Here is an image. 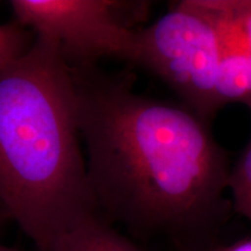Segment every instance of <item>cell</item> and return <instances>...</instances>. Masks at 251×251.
<instances>
[{
    "instance_id": "obj_3",
    "label": "cell",
    "mask_w": 251,
    "mask_h": 251,
    "mask_svg": "<svg viewBox=\"0 0 251 251\" xmlns=\"http://www.w3.org/2000/svg\"><path fill=\"white\" fill-rule=\"evenodd\" d=\"M225 36L213 0H183L136 30L130 64L174 90L181 105L211 124L222 108L219 83Z\"/></svg>"
},
{
    "instance_id": "obj_6",
    "label": "cell",
    "mask_w": 251,
    "mask_h": 251,
    "mask_svg": "<svg viewBox=\"0 0 251 251\" xmlns=\"http://www.w3.org/2000/svg\"><path fill=\"white\" fill-rule=\"evenodd\" d=\"M213 4L228 42L246 65L251 86V0H213Z\"/></svg>"
},
{
    "instance_id": "obj_1",
    "label": "cell",
    "mask_w": 251,
    "mask_h": 251,
    "mask_svg": "<svg viewBox=\"0 0 251 251\" xmlns=\"http://www.w3.org/2000/svg\"><path fill=\"white\" fill-rule=\"evenodd\" d=\"M89 183L108 222L180 240L215 221L231 166L211 124L135 92L130 74L71 68Z\"/></svg>"
},
{
    "instance_id": "obj_11",
    "label": "cell",
    "mask_w": 251,
    "mask_h": 251,
    "mask_svg": "<svg viewBox=\"0 0 251 251\" xmlns=\"http://www.w3.org/2000/svg\"><path fill=\"white\" fill-rule=\"evenodd\" d=\"M1 213H2V209L1 207H0V222H1Z\"/></svg>"
},
{
    "instance_id": "obj_4",
    "label": "cell",
    "mask_w": 251,
    "mask_h": 251,
    "mask_svg": "<svg viewBox=\"0 0 251 251\" xmlns=\"http://www.w3.org/2000/svg\"><path fill=\"white\" fill-rule=\"evenodd\" d=\"M139 2L114 0H12L14 21L52 45L70 68L103 57L131 63L136 30L128 14Z\"/></svg>"
},
{
    "instance_id": "obj_5",
    "label": "cell",
    "mask_w": 251,
    "mask_h": 251,
    "mask_svg": "<svg viewBox=\"0 0 251 251\" xmlns=\"http://www.w3.org/2000/svg\"><path fill=\"white\" fill-rule=\"evenodd\" d=\"M51 251H141L100 213L75 225L56 241Z\"/></svg>"
},
{
    "instance_id": "obj_8",
    "label": "cell",
    "mask_w": 251,
    "mask_h": 251,
    "mask_svg": "<svg viewBox=\"0 0 251 251\" xmlns=\"http://www.w3.org/2000/svg\"><path fill=\"white\" fill-rule=\"evenodd\" d=\"M33 42V34L15 21L0 24V70L26 52Z\"/></svg>"
},
{
    "instance_id": "obj_2",
    "label": "cell",
    "mask_w": 251,
    "mask_h": 251,
    "mask_svg": "<svg viewBox=\"0 0 251 251\" xmlns=\"http://www.w3.org/2000/svg\"><path fill=\"white\" fill-rule=\"evenodd\" d=\"M81 144L71 68L34 39L0 70V207L37 251L99 213Z\"/></svg>"
},
{
    "instance_id": "obj_7",
    "label": "cell",
    "mask_w": 251,
    "mask_h": 251,
    "mask_svg": "<svg viewBox=\"0 0 251 251\" xmlns=\"http://www.w3.org/2000/svg\"><path fill=\"white\" fill-rule=\"evenodd\" d=\"M249 109L251 112V107ZM228 191L233 196L235 208L251 220V137L236 163L231 166Z\"/></svg>"
},
{
    "instance_id": "obj_10",
    "label": "cell",
    "mask_w": 251,
    "mask_h": 251,
    "mask_svg": "<svg viewBox=\"0 0 251 251\" xmlns=\"http://www.w3.org/2000/svg\"><path fill=\"white\" fill-rule=\"evenodd\" d=\"M0 251H23V250L15 249V248H11V247L4 246V244L0 243Z\"/></svg>"
},
{
    "instance_id": "obj_9",
    "label": "cell",
    "mask_w": 251,
    "mask_h": 251,
    "mask_svg": "<svg viewBox=\"0 0 251 251\" xmlns=\"http://www.w3.org/2000/svg\"><path fill=\"white\" fill-rule=\"evenodd\" d=\"M180 251H251V240L240 241L230 246H222L208 249H194V248L180 247Z\"/></svg>"
}]
</instances>
